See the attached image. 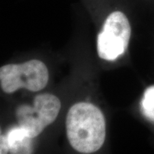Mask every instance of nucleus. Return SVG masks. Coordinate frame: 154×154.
Returning a JSON list of instances; mask_svg holds the SVG:
<instances>
[{"mask_svg":"<svg viewBox=\"0 0 154 154\" xmlns=\"http://www.w3.org/2000/svg\"><path fill=\"white\" fill-rule=\"evenodd\" d=\"M140 104L144 116L150 120L154 121V86L146 88Z\"/></svg>","mask_w":154,"mask_h":154,"instance_id":"6","label":"nucleus"},{"mask_svg":"<svg viewBox=\"0 0 154 154\" xmlns=\"http://www.w3.org/2000/svg\"><path fill=\"white\" fill-rule=\"evenodd\" d=\"M32 139L24 128L20 126H15L5 136L1 135L0 153H31Z\"/></svg>","mask_w":154,"mask_h":154,"instance_id":"5","label":"nucleus"},{"mask_svg":"<svg viewBox=\"0 0 154 154\" xmlns=\"http://www.w3.org/2000/svg\"><path fill=\"white\" fill-rule=\"evenodd\" d=\"M66 126L69 143L79 153H94L104 143V116L99 108L92 103L80 102L71 107Z\"/></svg>","mask_w":154,"mask_h":154,"instance_id":"1","label":"nucleus"},{"mask_svg":"<svg viewBox=\"0 0 154 154\" xmlns=\"http://www.w3.org/2000/svg\"><path fill=\"white\" fill-rule=\"evenodd\" d=\"M60 109L61 102L57 96L39 94L34 98L33 106L22 105L17 108L16 117L19 126L34 138L56 120Z\"/></svg>","mask_w":154,"mask_h":154,"instance_id":"3","label":"nucleus"},{"mask_svg":"<svg viewBox=\"0 0 154 154\" xmlns=\"http://www.w3.org/2000/svg\"><path fill=\"white\" fill-rule=\"evenodd\" d=\"M49 72L46 65L33 59L19 64H7L0 69V84L5 93L11 94L24 88L38 91L47 86Z\"/></svg>","mask_w":154,"mask_h":154,"instance_id":"2","label":"nucleus"},{"mask_svg":"<svg viewBox=\"0 0 154 154\" xmlns=\"http://www.w3.org/2000/svg\"><path fill=\"white\" fill-rule=\"evenodd\" d=\"M131 26L126 15L114 11L106 19L97 39V50L100 58L113 61L125 52L128 47Z\"/></svg>","mask_w":154,"mask_h":154,"instance_id":"4","label":"nucleus"}]
</instances>
